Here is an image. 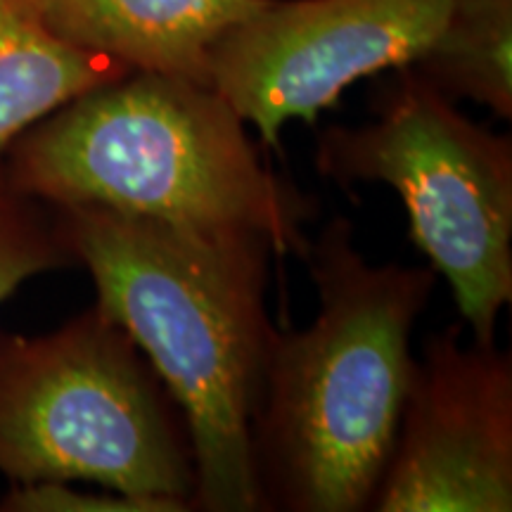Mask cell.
I'll use <instances>...</instances> for the list:
<instances>
[{
    "mask_svg": "<svg viewBox=\"0 0 512 512\" xmlns=\"http://www.w3.org/2000/svg\"><path fill=\"white\" fill-rule=\"evenodd\" d=\"M98 302L136 339L188 422L192 510L264 512L252 420L275 325L266 311L275 249L247 228L188 226L98 207H57Z\"/></svg>",
    "mask_w": 512,
    "mask_h": 512,
    "instance_id": "cell-1",
    "label": "cell"
},
{
    "mask_svg": "<svg viewBox=\"0 0 512 512\" xmlns=\"http://www.w3.org/2000/svg\"><path fill=\"white\" fill-rule=\"evenodd\" d=\"M302 259L320 309L309 328L273 335L252 420L256 484L264 510H370L411 380L415 320L437 275L368 264L344 216Z\"/></svg>",
    "mask_w": 512,
    "mask_h": 512,
    "instance_id": "cell-2",
    "label": "cell"
},
{
    "mask_svg": "<svg viewBox=\"0 0 512 512\" xmlns=\"http://www.w3.org/2000/svg\"><path fill=\"white\" fill-rule=\"evenodd\" d=\"M10 174L55 207L247 228L302 256L316 197L261 162L245 119L192 79L131 72L76 95L5 150Z\"/></svg>",
    "mask_w": 512,
    "mask_h": 512,
    "instance_id": "cell-3",
    "label": "cell"
},
{
    "mask_svg": "<svg viewBox=\"0 0 512 512\" xmlns=\"http://www.w3.org/2000/svg\"><path fill=\"white\" fill-rule=\"evenodd\" d=\"M0 472L188 505V422L150 358L93 304L41 337L0 330Z\"/></svg>",
    "mask_w": 512,
    "mask_h": 512,
    "instance_id": "cell-4",
    "label": "cell"
},
{
    "mask_svg": "<svg viewBox=\"0 0 512 512\" xmlns=\"http://www.w3.org/2000/svg\"><path fill=\"white\" fill-rule=\"evenodd\" d=\"M392 72L370 98L373 124L320 133L316 169L337 185H392L472 339L494 342L512 299L510 136L467 119L415 69Z\"/></svg>",
    "mask_w": 512,
    "mask_h": 512,
    "instance_id": "cell-5",
    "label": "cell"
},
{
    "mask_svg": "<svg viewBox=\"0 0 512 512\" xmlns=\"http://www.w3.org/2000/svg\"><path fill=\"white\" fill-rule=\"evenodd\" d=\"M448 0H268L209 55V83L268 147L290 119L313 124L351 83L408 67Z\"/></svg>",
    "mask_w": 512,
    "mask_h": 512,
    "instance_id": "cell-6",
    "label": "cell"
},
{
    "mask_svg": "<svg viewBox=\"0 0 512 512\" xmlns=\"http://www.w3.org/2000/svg\"><path fill=\"white\" fill-rule=\"evenodd\" d=\"M375 512L512 510V356L460 325L413 361Z\"/></svg>",
    "mask_w": 512,
    "mask_h": 512,
    "instance_id": "cell-7",
    "label": "cell"
},
{
    "mask_svg": "<svg viewBox=\"0 0 512 512\" xmlns=\"http://www.w3.org/2000/svg\"><path fill=\"white\" fill-rule=\"evenodd\" d=\"M268 0H46L50 24L69 43L131 72L209 83L216 41ZM211 86V83H209Z\"/></svg>",
    "mask_w": 512,
    "mask_h": 512,
    "instance_id": "cell-8",
    "label": "cell"
},
{
    "mask_svg": "<svg viewBox=\"0 0 512 512\" xmlns=\"http://www.w3.org/2000/svg\"><path fill=\"white\" fill-rule=\"evenodd\" d=\"M126 74L124 64L69 43L50 24L46 0H0V155L76 95Z\"/></svg>",
    "mask_w": 512,
    "mask_h": 512,
    "instance_id": "cell-9",
    "label": "cell"
},
{
    "mask_svg": "<svg viewBox=\"0 0 512 512\" xmlns=\"http://www.w3.org/2000/svg\"><path fill=\"white\" fill-rule=\"evenodd\" d=\"M448 100L512 119V0H448L441 27L408 64Z\"/></svg>",
    "mask_w": 512,
    "mask_h": 512,
    "instance_id": "cell-10",
    "label": "cell"
},
{
    "mask_svg": "<svg viewBox=\"0 0 512 512\" xmlns=\"http://www.w3.org/2000/svg\"><path fill=\"white\" fill-rule=\"evenodd\" d=\"M74 264L60 211L24 190L0 155V304L34 275Z\"/></svg>",
    "mask_w": 512,
    "mask_h": 512,
    "instance_id": "cell-11",
    "label": "cell"
},
{
    "mask_svg": "<svg viewBox=\"0 0 512 512\" xmlns=\"http://www.w3.org/2000/svg\"><path fill=\"white\" fill-rule=\"evenodd\" d=\"M5 512H185L188 505L164 498H145L128 494H86L69 482L15 484L8 496L0 498Z\"/></svg>",
    "mask_w": 512,
    "mask_h": 512,
    "instance_id": "cell-12",
    "label": "cell"
}]
</instances>
